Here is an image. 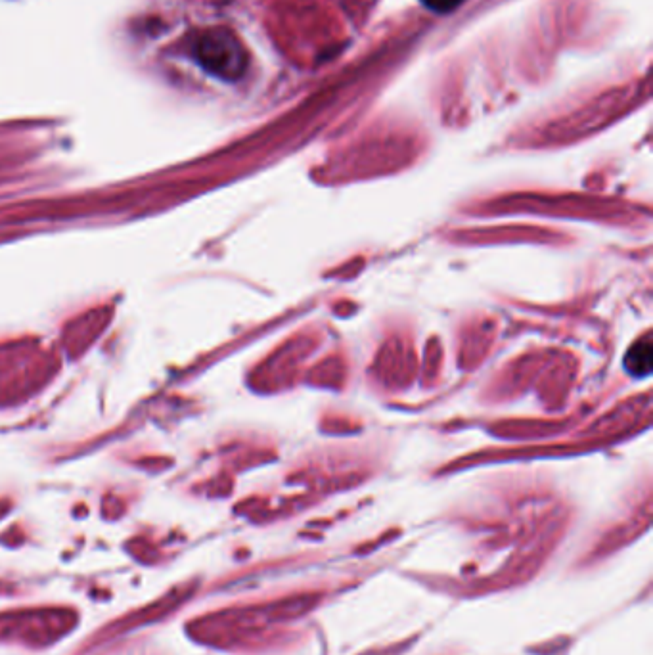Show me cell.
I'll list each match as a JSON object with an SVG mask.
<instances>
[{
    "label": "cell",
    "mask_w": 653,
    "mask_h": 655,
    "mask_svg": "<svg viewBox=\"0 0 653 655\" xmlns=\"http://www.w3.org/2000/svg\"><path fill=\"white\" fill-rule=\"evenodd\" d=\"M653 345L650 338L638 341L627 353L625 366L632 376H648L652 370Z\"/></svg>",
    "instance_id": "7a4b0ae2"
},
{
    "label": "cell",
    "mask_w": 653,
    "mask_h": 655,
    "mask_svg": "<svg viewBox=\"0 0 653 655\" xmlns=\"http://www.w3.org/2000/svg\"><path fill=\"white\" fill-rule=\"evenodd\" d=\"M192 52L196 62L207 73L223 81H238L248 69L246 48L232 31L223 27L203 31L196 39Z\"/></svg>",
    "instance_id": "6da1fadb"
},
{
    "label": "cell",
    "mask_w": 653,
    "mask_h": 655,
    "mask_svg": "<svg viewBox=\"0 0 653 655\" xmlns=\"http://www.w3.org/2000/svg\"><path fill=\"white\" fill-rule=\"evenodd\" d=\"M422 2H424L428 8H431V10L445 14V12H451V10H454L456 6H460L464 0H422Z\"/></svg>",
    "instance_id": "3957f363"
}]
</instances>
